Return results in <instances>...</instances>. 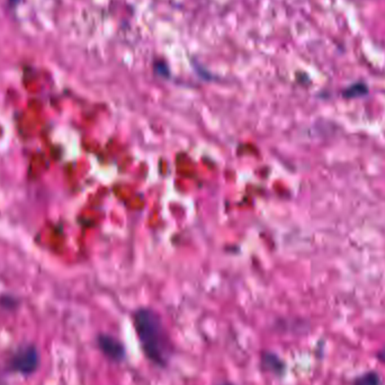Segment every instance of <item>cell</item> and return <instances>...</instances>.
<instances>
[{
	"instance_id": "6da1fadb",
	"label": "cell",
	"mask_w": 385,
	"mask_h": 385,
	"mask_svg": "<svg viewBox=\"0 0 385 385\" xmlns=\"http://www.w3.org/2000/svg\"><path fill=\"white\" fill-rule=\"evenodd\" d=\"M133 326L146 360L159 368H167L174 356V345L160 314L150 308L138 309Z\"/></svg>"
},
{
	"instance_id": "7a4b0ae2",
	"label": "cell",
	"mask_w": 385,
	"mask_h": 385,
	"mask_svg": "<svg viewBox=\"0 0 385 385\" xmlns=\"http://www.w3.org/2000/svg\"><path fill=\"white\" fill-rule=\"evenodd\" d=\"M40 365V353L34 344L19 346L8 360V371L22 375H32Z\"/></svg>"
},
{
	"instance_id": "3957f363",
	"label": "cell",
	"mask_w": 385,
	"mask_h": 385,
	"mask_svg": "<svg viewBox=\"0 0 385 385\" xmlns=\"http://www.w3.org/2000/svg\"><path fill=\"white\" fill-rule=\"evenodd\" d=\"M97 347L107 360L120 364L126 358V348L120 339L109 333H100L96 338Z\"/></svg>"
},
{
	"instance_id": "277c9868",
	"label": "cell",
	"mask_w": 385,
	"mask_h": 385,
	"mask_svg": "<svg viewBox=\"0 0 385 385\" xmlns=\"http://www.w3.org/2000/svg\"><path fill=\"white\" fill-rule=\"evenodd\" d=\"M259 366H261V371L276 376V377H282L285 375L286 370H287L285 360L278 356L275 351H261Z\"/></svg>"
},
{
	"instance_id": "5b68a950",
	"label": "cell",
	"mask_w": 385,
	"mask_h": 385,
	"mask_svg": "<svg viewBox=\"0 0 385 385\" xmlns=\"http://www.w3.org/2000/svg\"><path fill=\"white\" fill-rule=\"evenodd\" d=\"M351 385H383L382 375L377 371H366L356 376Z\"/></svg>"
},
{
	"instance_id": "8992f818",
	"label": "cell",
	"mask_w": 385,
	"mask_h": 385,
	"mask_svg": "<svg viewBox=\"0 0 385 385\" xmlns=\"http://www.w3.org/2000/svg\"><path fill=\"white\" fill-rule=\"evenodd\" d=\"M370 93V88L363 81H358L354 84L349 85L348 87L342 90V97L347 100H353V98H358V97L366 96Z\"/></svg>"
},
{
	"instance_id": "52a82bcc",
	"label": "cell",
	"mask_w": 385,
	"mask_h": 385,
	"mask_svg": "<svg viewBox=\"0 0 385 385\" xmlns=\"http://www.w3.org/2000/svg\"><path fill=\"white\" fill-rule=\"evenodd\" d=\"M0 305L6 310H13L17 307V300L12 296H3L0 298Z\"/></svg>"
},
{
	"instance_id": "ba28073f",
	"label": "cell",
	"mask_w": 385,
	"mask_h": 385,
	"mask_svg": "<svg viewBox=\"0 0 385 385\" xmlns=\"http://www.w3.org/2000/svg\"><path fill=\"white\" fill-rule=\"evenodd\" d=\"M375 358L377 362L385 365V346L380 348L379 351H376Z\"/></svg>"
},
{
	"instance_id": "9c48e42d",
	"label": "cell",
	"mask_w": 385,
	"mask_h": 385,
	"mask_svg": "<svg viewBox=\"0 0 385 385\" xmlns=\"http://www.w3.org/2000/svg\"><path fill=\"white\" fill-rule=\"evenodd\" d=\"M218 385H236V384H233V383L231 382H223V383H220V384Z\"/></svg>"
}]
</instances>
